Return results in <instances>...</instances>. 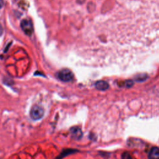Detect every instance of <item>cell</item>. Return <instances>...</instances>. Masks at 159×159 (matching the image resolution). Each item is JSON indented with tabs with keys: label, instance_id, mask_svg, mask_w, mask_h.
Returning <instances> with one entry per match:
<instances>
[{
	"label": "cell",
	"instance_id": "cell-1",
	"mask_svg": "<svg viewBox=\"0 0 159 159\" xmlns=\"http://www.w3.org/2000/svg\"><path fill=\"white\" fill-rule=\"evenodd\" d=\"M44 115L43 108L39 105H34L32 107L30 111V116L32 119L34 120H39Z\"/></svg>",
	"mask_w": 159,
	"mask_h": 159
},
{
	"label": "cell",
	"instance_id": "cell-2",
	"mask_svg": "<svg viewBox=\"0 0 159 159\" xmlns=\"http://www.w3.org/2000/svg\"><path fill=\"white\" fill-rule=\"evenodd\" d=\"M57 77L62 81L69 82L72 80L73 78V75L70 70L65 68L62 69L58 73Z\"/></svg>",
	"mask_w": 159,
	"mask_h": 159
},
{
	"label": "cell",
	"instance_id": "cell-3",
	"mask_svg": "<svg viewBox=\"0 0 159 159\" xmlns=\"http://www.w3.org/2000/svg\"><path fill=\"white\" fill-rule=\"evenodd\" d=\"M20 27L23 32L29 36H30L33 33V25L32 22L29 19H23L20 22Z\"/></svg>",
	"mask_w": 159,
	"mask_h": 159
},
{
	"label": "cell",
	"instance_id": "cell-4",
	"mask_svg": "<svg viewBox=\"0 0 159 159\" xmlns=\"http://www.w3.org/2000/svg\"><path fill=\"white\" fill-rule=\"evenodd\" d=\"M70 134L71 137L73 140H80L83 135V132L81 129L78 127H73L70 130Z\"/></svg>",
	"mask_w": 159,
	"mask_h": 159
},
{
	"label": "cell",
	"instance_id": "cell-5",
	"mask_svg": "<svg viewBox=\"0 0 159 159\" xmlns=\"http://www.w3.org/2000/svg\"><path fill=\"white\" fill-rule=\"evenodd\" d=\"M148 159H159V148L152 147L148 153Z\"/></svg>",
	"mask_w": 159,
	"mask_h": 159
},
{
	"label": "cell",
	"instance_id": "cell-6",
	"mask_svg": "<svg viewBox=\"0 0 159 159\" xmlns=\"http://www.w3.org/2000/svg\"><path fill=\"white\" fill-rule=\"evenodd\" d=\"M77 152H78V150H75V149H71V148L65 149L61 152V153L55 159H62L64 157H66V156H68L70 154L76 153Z\"/></svg>",
	"mask_w": 159,
	"mask_h": 159
},
{
	"label": "cell",
	"instance_id": "cell-7",
	"mask_svg": "<svg viewBox=\"0 0 159 159\" xmlns=\"http://www.w3.org/2000/svg\"><path fill=\"white\" fill-rule=\"evenodd\" d=\"M95 87L98 90L104 91L109 88V84L104 81H98L95 83Z\"/></svg>",
	"mask_w": 159,
	"mask_h": 159
},
{
	"label": "cell",
	"instance_id": "cell-8",
	"mask_svg": "<svg viewBox=\"0 0 159 159\" xmlns=\"http://www.w3.org/2000/svg\"><path fill=\"white\" fill-rule=\"evenodd\" d=\"M122 159H132V157L128 152H124L122 155Z\"/></svg>",
	"mask_w": 159,
	"mask_h": 159
},
{
	"label": "cell",
	"instance_id": "cell-9",
	"mask_svg": "<svg viewBox=\"0 0 159 159\" xmlns=\"http://www.w3.org/2000/svg\"><path fill=\"white\" fill-rule=\"evenodd\" d=\"M132 85H133V82L132 81H130V80H128V81H127L125 82V86L127 87H130Z\"/></svg>",
	"mask_w": 159,
	"mask_h": 159
},
{
	"label": "cell",
	"instance_id": "cell-10",
	"mask_svg": "<svg viewBox=\"0 0 159 159\" xmlns=\"http://www.w3.org/2000/svg\"><path fill=\"white\" fill-rule=\"evenodd\" d=\"M3 6H4V1H3V0H0V9L2 8Z\"/></svg>",
	"mask_w": 159,
	"mask_h": 159
},
{
	"label": "cell",
	"instance_id": "cell-11",
	"mask_svg": "<svg viewBox=\"0 0 159 159\" xmlns=\"http://www.w3.org/2000/svg\"><path fill=\"white\" fill-rule=\"evenodd\" d=\"M2 32H3V29H2V27L1 25L0 24V36L2 35Z\"/></svg>",
	"mask_w": 159,
	"mask_h": 159
}]
</instances>
